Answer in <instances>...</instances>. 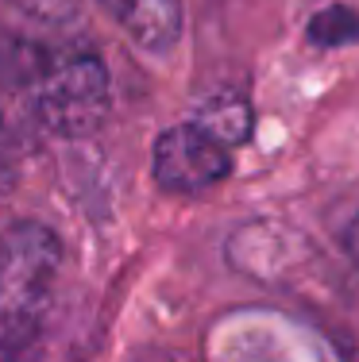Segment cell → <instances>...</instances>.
<instances>
[{
  "mask_svg": "<svg viewBox=\"0 0 359 362\" xmlns=\"http://www.w3.org/2000/svg\"><path fill=\"white\" fill-rule=\"evenodd\" d=\"M62 243L47 223H12L0 239V362H28L55 300Z\"/></svg>",
  "mask_w": 359,
  "mask_h": 362,
  "instance_id": "cell-1",
  "label": "cell"
},
{
  "mask_svg": "<svg viewBox=\"0 0 359 362\" xmlns=\"http://www.w3.org/2000/svg\"><path fill=\"white\" fill-rule=\"evenodd\" d=\"M31 108L50 135L85 139L108 119V70L93 50H42L31 70Z\"/></svg>",
  "mask_w": 359,
  "mask_h": 362,
  "instance_id": "cell-2",
  "label": "cell"
},
{
  "mask_svg": "<svg viewBox=\"0 0 359 362\" xmlns=\"http://www.w3.org/2000/svg\"><path fill=\"white\" fill-rule=\"evenodd\" d=\"M209 355L217 362H336L317 335L278 313L224 316L209 339Z\"/></svg>",
  "mask_w": 359,
  "mask_h": 362,
  "instance_id": "cell-3",
  "label": "cell"
},
{
  "mask_svg": "<svg viewBox=\"0 0 359 362\" xmlns=\"http://www.w3.org/2000/svg\"><path fill=\"white\" fill-rule=\"evenodd\" d=\"M151 174L166 193H205L232 174V154L220 139H212L205 127L190 119V124L166 127L155 139Z\"/></svg>",
  "mask_w": 359,
  "mask_h": 362,
  "instance_id": "cell-4",
  "label": "cell"
},
{
  "mask_svg": "<svg viewBox=\"0 0 359 362\" xmlns=\"http://www.w3.org/2000/svg\"><path fill=\"white\" fill-rule=\"evenodd\" d=\"M108 16L116 20V28L147 54H170L182 39V0H101Z\"/></svg>",
  "mask_w": 359,
  "mask_h": 362,
  "instance_id": "cell-5",
  "label": "cell"
},
{
  "mask_svg": "<svg viewBox=\"0 0 359 362\" xmlns=\"http://www.w3.org/2000/svg\"><path fill=\"white\" fill-rule=\"evenodd\" d=\"M193 124L205 127L212 139H220L232 151L236 143H244L247 135H251V108H247V100L236 97V93H220V97L205 100Z\"/></svg>",
  "mask_w": 359,
  "mask_h": 362,
  "instance_id": "cell-6",
  "label": "cell"
},
{
  "mask_svg": "<svg viewBox=\"0 0 359 362\" xmlns=\"http://www.w3.org/2000/svg\"><path fill=\"white\" fill-rule=\"evenodd\" d=\"M20 177V158H16V135L8 127L4 112H0V197H8Z\"/></svg>",
  "mask_w": 359,
  "mask_h": 362,
  "instance_id": "cell-7",
  "label": "cell"
},
{
  "mask_svg": "<svg viewBox=\"0 0 359 362\" xmlns=\"http://www.w3.org/2000/svg\"><path fill=\"white\" fill-rule=\"evenodd\" d=\"M344 251H348V258L359 266V216L348 223V231H344Z\"/></svg>",
  "mask_w": 359,
  "mask_h": 362,
  "instance_id": "cell-8",
  "label": "cell"
}]
</instances>
